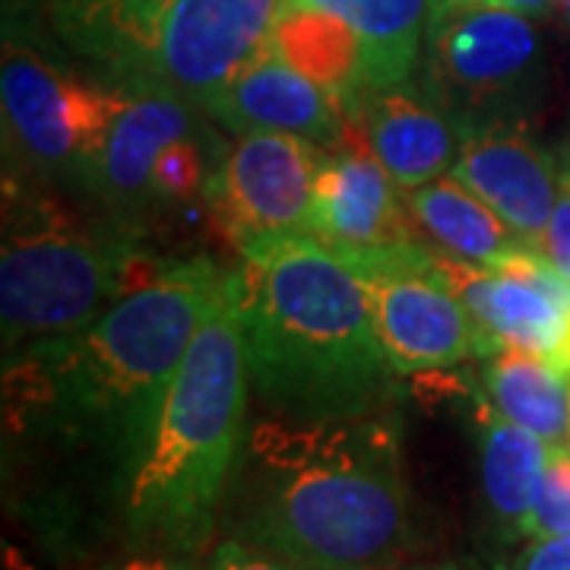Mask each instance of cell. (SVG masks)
<instances>
[{"mask_svg":"<svg viewBox=\"0 0 570 570\" xmlns=\"http://www.w3.org/2000/svg\"><path fill=\"white\" fill-rule=\"evenodd\" d=\"M232 539L311 570H384L406 549L396 428L384 415L298 422L273 415L247 438Z\"/></svg>","mask_w":570,"mask_h":570,"instance_id":"1","label":"cell"},{"mask_svg":"<svg viewBox=\"0 0 570 570\" xmlns=\"http://www.w3.org/2000/svg\"><path fill=\"white\" fill-rule=\"evenodd\" d=\"M223 276L206 257L168 264L159 279L124 295L80 333L7 355L10 419L55 412L63 431L115 456L127 494Z\"/></svg>","mask_w":570,"mask_h":570,"instance_id":"2","label":"cell"},{"mask_svg":"<svg viewBox=\"0 0 570 570\" xmlns=\"http://www.w3.org/2000/svg\"><path fill=\"white\" fill-rule=\"evenodd\" d=\"M242 261L247 381L264 406L298 422L377 415L396 367L343 257L314 235H276L245 247Z\"/></svg>","mask_w":570,"mask_h":570,"instance_id":"3","label":"cell"},{"mask_svg":"<svg viewBox=\"0 0 570 570\" xmlns=\"http://www.w3.org/2000/svg\"><path fill=\"white\" fill-rule=\"evenodd\" d=\"M247 384L238 273H225L127 489V520L137 539L194 551L213 535L245 441Z\"/></svg>","mask_w":570,"mask_h":570,"instance_id":"4","label":"cell"},{"mask_svg":"<svg viewBox=\"0 0 570 570\" xmlns=\"http://www.w3.org/2000/svg\"><path fill=\"white\" fill-rule=\"evenodd\" d=\"M285 0H51L55 29L111 86L209 108L264 51Z\"/></svg>","mask_w":570,"mask_h":570,"instance_id":"5","label":"cell"},{"mask_svg":"<svg viewBox=\"0 0 570 570\" xmlns=\"http://www.w3.org/2000/svg\"><path fill=\"white\" fill-rule=\"evenodd\" d=\"M165 269L168 264L142 254L140 235L121 223L89 228L39 204L7 213L0 250L7 355L80 333Z\"/></svg>","mask_w":570,"mask_h":570,"instance_id":"6","label":"cell"},{"mask_svg":"<svg viewBox=\"0 0 570 570\" xmlns=\"http://www.w3.org/2000/svg\"><path fill=\"white\" fill-rule=\"evenodd\" d=\"M422 55V89L460 127L520 121L539 73V36L530 17L479 0H434Z\"/></svg>","mask_w":570,"mask_h":570,"instance_id":"7","label":"cell"},{"mask_svg":"<svg viewBox=\"0 0 570 570\" xmlns=\"http://www.w3.org/2000/svg\"><path fill=\"white\" fill-rule=\"evenodd\" d=\"M365 288L371 317L396 374H434L482 355V333L450 288L434 250L419 242L336 250Z\"/></svg>","mask_w":570,"mask_h":570,"instance_id":"8","label":"cell"},{"mask_svg":"<svg viewBox=\"0 0 570 570\" xmlns=\"http://www.w3.org/2000/svg\"><path fill=\"white\" fill-rule=\"evenodd\" d=\"M324 149L305 137L247 130L206 184V200L238 250L276 235H311L314 181Z\"/></svg>","mask_w":570,"mask_h":570,"instance_id":"9","label":"cell"},{"mask_svg":"<svg viewBox=\"0 0 570 570\" xmlns=\"http://www.w3.org/2000/svg\"><path fill=\"white\" fill-rule=\"evenodd\" d=\"M127 89L96 86L41 61L39 55L7 48L0 67L3 127L22 156L39 168H80L127 102Z\"/></svg>","mask_w":570,"mask_h":570,"instance_id":"10","label":"cell"},{"mask_svg":"<svg viewBox=\"0 0 570 570\" xmlns=\"http://www.w3.org/2000/svg\"><path fill=\"white\" fill-rule=\"evenodd\" d=\"M434 257L482 333V358L501 346H520L568 362L570 279L546 261V250L520 245L494 269Z\"/></svg>","mask_w":570,"mask_h":570,"instance_id":"11","label":"cell"},{"mask_svg":"<svg viewBox=\"0 0 570 570\" xmlns=\"http://www.w3.org/2000/svg\"><path fill=\"white\" fill-rule=\"evenodd\" d=\"M396 190L358 118L348 115L340 140L324 149L317 165L311 235L333 250L412 245V216Z\"/></svg>","mask_w":570,"mask_h":570,"instance_id":"12","label":"cell"},{"mask_svg":"<svg viewBox=\"0 0 570 570\" xmlns=\"http://www.w3.org/2000/svg\"><path fill=\"white\" fill-rule=\"evenodd\" d=\"M513 228L527 245L546 242L558 200V175L551 156L520 121H482L460 127V153L450 168Z\"/></svg>","mask_w":570,"mask_h":570,"instance_id":"13","label":"cell"},{"mask_svg":"<svg viewBox=\"0 0 570 570\" xmlns=\"http://www.w3.org/2000/svg\"><path fill=\"white\" fill-rule=\"evenodd\" d=\"M206 111H213L235 134L276 130L305 137L321 149H330L340 140L348 118L343 102L302 73L273 39L254 61L238 70V77Z\"/></svg>","mask_w":570,"mask_h":570,"instance_id":"14","label":"cell"},{"mask_svg":"<svg viewBox=\"0 0 570 570\" xmlns=\"http://www.w3.org/2000/svg\"><path fill=\"white\" fill-rule=\"evenodd\" d=\"M348 115L358 118L374 156L400 190L434 181L456 163L460 124L412 80L367 89Z\"/></svg>","mask_w":570,"mask_h":570,"instance_id":"15","label":"cell"},{"mask_svg":"<svg viewBox=\"0 0 570 570\" xmlns=\"http://www.w3.org/2000/svg\"><path fill=\"white\" fill-rule=\"evenodd\" d=\"M190 105L156 89L130 92L102 140L77 168L80 181L108 206H130L149 194L153 168L168 142L190 134Z\"/></svg>","mask_w":570,"mask_h":570,"instance_id":"16","label":"cell"},{"mask_svg":"<svg viewBox=\"0 0 570 570\" xmlns=\"http://www.w3.org/2000/svg\"><path fill=\"white\" fill-rule=\"evenodd\" d=\"M434 0H285V7L321 10L343 20L365 51V92L412 80L425 51Z\"/></svg>","mask_w":570,"mask_h":570,"instance_id":"17","label":"cell"},{"mask_svg":"<svg viewBox=\"0 0 570 570\" xmlns=\"http://www.w3.org/2000/svg\"><path fill=\"white\" fill-rule=\"evenodd\" d=\"M491 406L549 444H570V362L532 348L501 346L485 355Z\"/></svg>","mask_w":570,"mask_h":570,"instance_id":"18","label":"cell"},{"mask_svg":"<svg viewBox=\"0 0 570 570\" xmlns=\"http://www.w3.org/2000/svg\"><path fill=\"white\" fill-rule=\"evenodd\" d=\"M403 194L412 223L428 232L453 261L494 269L510 250L527 245L479 194H472L453 175H441Z\"/></svg>","mask_w":570,"mask_h":570,"instance_id":"19","label":"cell"},{"mask_svg":"<svg viewBox=\"0 0 570 570\" xmlns=\"http://www.w3.org/2000/svg\"><path fill=\"white\" fill-rule=\"evenodd\" d=\"M482 422V494L494 523L510 532H523L551 448L530 428L504 419L494 406L479 409Z\"/></svg>","mask_w":570,"mask_h":570,"instance_id":"20","label":"cell"},{"mask_svg":"<svg viewBox=\"0 0 570 570\" xmlns=\"http://www.w3.org/2000/svg\"><path fill=\"white\" fill-rule=\"evenodd\" d=\"M273 45L314 82L330 89L343 108L365 92V51L346 22L302 7H283Z\"/></svg>","mask_w":570,"mask_h":570,"instance_id":"21","label":"cell"},{"mask_svg":"<svg viewBox=\"0 0 570 570\" xmlns=\"http://www.w3.org/2000/svg\"><path fill=\"white\" fill-rule=\"evenodd\" d=\"M216 165H209L206 149L194 134H184L175 142L165 146L159 163L153 168L149 197L156 200H190L197 194H206V184L213 178Z\"/></svg>","mask_w":570,"mask_h":570,"instance_id":"22","label":"cell"},{"mask_svg":"<svg viewBox=\"0 0 570 570\" xmlns=\"http://www.w3.org/2000/svg\"><path fill=\"white\" fill-rule=\"evenodd\" d=\"M523 535H570V444L551 448L549 466L542 472L530 517L523 523Z\"/></svg>","mask_w":570,"mask_h":570,"instance_id":"23","label":"cell"},{"mask_svg":"<svg viewBox=\"0 0 570 570\" xmlns=\"http://www.w3.org/2000/svg\"><path fill=\"white\" fill-rule=\"evenodd\" d=\"M542 250L551 264L570 279V165L558 175V200L551 209V223Z\"/></svg>","mask_w":570,"mask_h":570,"instance_id":"24","label":"cell"},{"mask_svg":"<svg viewBox=\"0 0 570 570\" xmlns=\"http://www.w3.org/2000/svg\"><path fill=\"white\" fill-rule=\"evenodd\" d=\"M209 570H311L302 568V564H292L285 558H276L269 551L254 549V546H245L238 539H225L223 546L213 554V564Z\"/></svg>","mask_w":570,"mask_h":570,"instance_id":"25","label":"cell"},{"mask_svg":"<svg viewBox=\"0 0 570 570\" xmlns=\"http://www.w3.org/2000/svg\"><path fill=\"white\" fill-rule=\"evenodd\" d=\"M513 570H570V535L539 539L532 549L520 554Z\"/></svg>","mask_w":570,"mask_h":570,"instance_id":"26","label":"cell"},{"mask_svg":"<svg viewBox=\"0 0 570 570\" xmlns=\"http://www.w3.org/2000/svg\"><path fill=\"white\" fill-rule=\"evenodd\" d=\"M479 3H489V7H501V10H513L520 17H530V20H542L554 10L558 0H479Z\"/></svg>","mask_w":570,"mask_h":570,"instance_id":"27","label":"cell"},{"mask_svg":"<svg viewBox=\"0 0 570 570\" xmlns=\"http://www.w3.org/2000/svg\"><path fill=\"white\" fill-rule=\"evenodd\" d=\"M118 570H194L190 564H181V561H171V558H134L127 561Z\"/></svg>","mask_w":570,"mask_h":570,"instance_id":"28","label":"cell"},{"mask_svg":"<svg viewBox=\"0 0 570 570\" xmlns=\"http://www.w3.org/2000/svg\"><path fill=\"white\" fill-rule=\"evenodd\" d=\"M441 570H498V568H475V564H448Z\"/></svg>","mask_w":570,"mask_h":570,"instance_id":"29","label":"cell"},{"mask_svg":"<svg viewBox=\"0 0 570 570\" xmlns=\"http://www.w3.org/2000/svg\"><path fill=\"white\" fill-rule=\"evenodd\" d=\"M558 3H561V7H564V10L570 13V0H558Z\"/></svg>","mask_w":570,"mask_h":570,"instance_id":"30","label":"cell"}]
</instances>
